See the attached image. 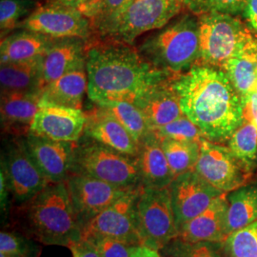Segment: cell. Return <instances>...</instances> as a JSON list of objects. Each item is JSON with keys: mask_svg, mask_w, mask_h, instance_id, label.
Instances as JSON below:
<instances>
[{"mask_svg": "<svg viewBox=\"0 0 257 257\" xmlns=\"http://www.w3.org/2000/svg\"><path fill=\"white\" fill-rule=\"evenodd\" d=\"M173 87L184 114L209 141L227 143L244 120V101L222 69L194 65Z\"/></svg>", "mask_w": 257, "mask_h": 257, "instance_id": "cell-1", "label": "cell"}, {"mask_svg": "<svg viewBox=\"0 0 257 257\" xmlns=\"http://www.w3.org/2000/svg\"><path fill=\"white\" fill-rule=\"evenodd\" d=\"M88 96L95 104L134 103L148 89L175 77L156 69L135 45L93 37L86 51Z\"/></svg>", "mask_w": 257, "mask_h": 257, "instance_id": "cell-2", "label": "cell"}, {"mask_svg": "<svg viewBox=\"0 0 257 257\" xmlns=\"http://www.w3.org/2000/svg\"><path fill=\"white\" fill-rule=\"evenodd\" d=\"M19 228L44 245L70 247L81 239V227L65 182L50 183L18 207Z\"/></svg>", "mask_w": 257, "mask_h": 257, "instance_id": "cell-3", "label": "cell"}, {"mask_svg": "<svg viewBox=\"0 0 257 257\" xmlns=\"http://www.w3.org/2000/svg\"><path fill=\"white\" fill-rule=\"evenodd\" d=\"M139 55L156 69L176 76L196 64L199 55L198 18L178 15L166 26L149 33L135 44Z\"/></svg>", "mask_w": 257, "mask_h": 257, "instance_id": "cell-4", "label": "cell"}, {"mask_svg": "<svg viewBox=\"0 0 257 257\" xmlns=\"http://www.w3.org/2000/svg\"><path fill=\"white\" fill-rule=\"evenodd\" d=\"M71 174L88 175L122 188L141 185L136 156L122 154L84 135L75 143Z\"/></svg>", "mask_w": 257, "mask_h": 257, "instance_id": "cell-5", "label": "cell"}, {"mask_svg": "<svg viewBox=\"0 0 257 257\" xmlns=\"http://www.w3.org/2000/svg\"><path fill=\"white\" fill-rule=\"evenodd\" d=\"M183 7L179 0H132L95 37L135 45L144 34L166 26Z\"/></svg>", "mask_w": 257, "mask_h": 257, "instance_id": "cell-6", "label": "cell"}, {"mask_svg": "<svg viewBox=\"0 0 257 257\" xmlns=\"http://www.w3.org/2000/svg\"><path fill=\"white\" fill-rule=\"evenodd\" d=\"M199 25V55L195 65L223 69L255 35L240 19L221 13L197 17Z\"/></svg>", "mask_w": 257, "mask_h": 257, "instance_id": "cell-7", "label": "cell"}, {"mask_svg": "<svg viewBox=\"0 0 257 257\" xmlns=\"http://www.w3.org/2000/svg\"><path fill=\"white\" fill-rule=\"evenodd\" d=\"M140 244L160 250L179 233L169 189L141 186L136 209Z\"/></svg>", "mask_w": 257, "mask_h": 257, "instance_id": "cell-8", "label": "cell"}, {"mask_svg": "<svg viewBox=\"0 0 257 257\" xmlns=\"http://www.w3.org/2000/svg\"><path fill=\"white\" fill-rule=\"evenodd\" d=\"M1 170L17 207L33 199L50 184L28 153L22 137H14L6 143L1 156Z\"/></svg>", "mask_w": 257, "mask_h": 257, "instance_id": "cell-9", "label": "cell"}, {"mask_svg": "<svg viewBox=\"0 0 257 257\" xmlns=\"http://www.w3.org/2000/svg\"><path fill=\"white\" fill-rule=\"evenodd\" d=\"M141 186L128 190L116 201L87 222L81 229V239L109 237L141 245L136 216L137 201Z\"/></svg>", "mask_w": 257, "mask_h": 257, "instance_id": "cell-10", "label": "cell"}, {"mask_svg": "<svg viewBox=\"0 0 257 257\" xmlns=\"http://www.w3.org/2000/svg\"><path fill=\"white\" fill-rule=\"evenodd\" d=\"M18 29L37 32L54 38L76 37L91 40L95 37L91 19L78 10L51 3L40 4L19 23Z\"/></svg>", "mask_w": 257, "mask_h": 257, "instance_id": "cell-11", "label": "cell"}, {"mask_svg": "<svg viewBox=\"0 0 257 257\" xmlns=\"http://www.w3.org/2000/svg\"><path fill=\"white\" fill-rule=\"evenodd\" d=\"M194 171L223 193L238 189L252 177L228 146L205 138L200 141V155Z\"/></svg>", "mask_w": 257, "mask_h": 257, "instance_id": "cell-12", "label": "cell"}, {"mask_svg": "<svg viewBox=\"0 0 257 257\" xmlns=\"http://www.w3.org/2000/svg\"><path fill=\"white\" fill-rule=\"evenodd\" d=\"M65 183L81 229L87 222L133 189L79 174H71Z\"/></svg>", "mask_w": 257, "mask_h": 257, "instance_id": "cell-13", "label": "cell"}, {"mask_svg": "<svg viewBox=\"0 0 257 257\" xmlns=\"http://www.w3.org/2000/svg\"><path fill=\"white\" fill-rule=\"evenodd\" d=\"M168 189L178 230L186 222L205 211L216 197L224 194L194 170L177 175Z\"/></svg>", "mask_w": 257, "mask_h": 257, "instance_id": "cell-14", "label": "cell"}, {"mask_svg": "<svg viewBox=\"0 0 257 257\" xmlns=\"http://www.w3.org/2000/svg\"><path fill=\"white\" fill-rule=\"evenodd\" d=\"M22 138L28 153L48 181L65 182L72 173L76 142L56 141L32 133Z\"/></svg>", "mask_w": 257, "mask_h": 257, "instance_id": "cell-15", "label": "cell"}, {"mask_svg": "<svg viewBox=\"0 0 257 257\" xmlns=\"http://www.w3.org/2000/svg\"><path fill=\"white\" fill-rule=\"evenodd\" d=\"M85 126L84 110L40 103L30 133L56 141L77 142L84 135Z\"/></svg>", "mask_w": 257, "mask_h": 257, "instance_id": "cell-16", "label": "cell"}, {"mask_svg": "<svg viewBox=\"0 0 257 257\" xmlns=\"http://www.w3.org/2000/svg\"><path fill=\"white\" fill-rule=\"evenodd\" d=\"M85 111L84 136L128 156H138L139 143L112 113L101 105L93 103Z\"/></svg>", "mask_w": 257, "mask_h": 257, "instance_id": "cell-17", "label": "cell"}, {"mask_svg": "<svg viewBox=\"0 0 257 257\" xmlns=\"http://www.w3.org/2000/svg\"><path fill=\"white\" fill-rule=\"evenodd\" d=\"M227 211L228 198L227 193H224L216 197L200 214L183 224L179 228L176 239L186 243H224L229 236L227 230Z\"/></svg>", "mask_w": 257, "mask_h": 257, "instance_id": "cell-18", "label": "cell"}, {"mask_svg": "<svg viewBox=\"0 0 257 257\" xmlns=\"http://www.w3.org/2000/svg\"><path fill=\"white\" fill-rule=\"evenodd\" d=\"M88 41L81 38H55L40 60L39 91L86 60Z\"/></svg>", "mask_w": 257, "mask_h": 257, "instance_id": "cell-19", "label": "cell"}, {"mask_svg": "<svg viewBox=\"0 0 257 257\" xmlns=\"http://www.w3.org/2000/svg\"><path fill=\"white\" fill-rule=\"evenodd\" d=\"M41 103L39 92H1V128L14 137H25Z\"/></svg>", "mask_w": 257, "mask_h": 257, "instance_id": "cell-20", "label": "cell"}, {"mask_svg": "<svg viewBox=\"0 0 257 257\" xmlns=\"http://www.w3.org/2000/svg\"><path fill=\"white\" fill-rule=\"evenodd\" d=\"M173 79L174 77L169 78L148 89L134 101L147 117L153 131L165 126L184 114L173 87Z\"/></svg>", "mask_w": 257, "mask_h": 257, "instance_id": "cell-21", "label": "cell"}, {"mask_svg": "<svg viewBox=\"0 0 257 257\" xmlns=\"http://www.w3.org/2000/svg\"><path fill=\"white\" fill-rule=\"evenodd\" d=\"M136 158L142 186L166 189L174 181L175 175L168 163L161 141L154 132L139 143Z\"/></svg>", "mask_w": 257, "mask_h": 257, "instance_id": "cell-22", "label": "cell"}, {"mask_svg": "<svg viewBox=\"0 0 257 257\" xmlns=\"http://www.w3.org/2000/svg\"><path fill=\"white\" fill-rule=\"evenodd\" d=\"M86 93H88V75L85 60L44 87L40 96L41 103L82 110Z\"/></svg>", "mask_w": 257, "mask_h": 257, "instance_id": "cell-23", "label": "cell"}, {"mask_svg": "<svg viewBox=\"0 0 257 257\" xmlns=\"http://www.w3.org/2000/svg\"><path fill=\"white\" fill-rule=\"evenodd\" d=\"M54 41V37L18 29L1 39L0 63L26 61L40 57Z\"/></svg>", "mask_w": 257, "mask_h": 257, "instance_id": "cell-24", "label": "cell"}, {"mask_svg": "<svg viewBox=\"0 0 257 257\" xmlns=\"http://www.w3.org/2000/svg\"><path fill=\"white\" fill-rule=\"evenodd\" d=\"M243 101L257 91V37L254 36L230 58L222 69Z\"/></svg>", "mask_w": 257, "mask_h": 257, "instance_id": "cell-25", "label": "cell"}, {"mask_svg": "<svg viewBox=\"0 0 257 257\" xmlns=\"http://www.w3.org/2000/svg\"><path fill=\"white\" fill-rule=\"evenodd\" d=\"M227 198L229 235L257 220V179L227 193Z\"/></svg>", "mask_w": 257, "mask_h": 257, "instance_id": "cell-26", "label": "cell"}, {"mask_svg": "<svg viewBox=\"0 0 257 257\" xmlns=\"http://www.w3.org/2000/svg\"><path fill=\"white\" fill-rule=\"evenodd\" d=\"M41 56L26 61L0 63L1 92H40Z\"/></svg>", "mask_w": 257, "mask_h": 257, "instance_id": "cell-27", "label": "cell"}, {"mask_svg": "<svg viewBox=\"0 0 257 257\" xmlns=\"http://www.w3.org/2000/svg\"><path fill=\"white\" fill-rule=\"evenodd\" d=\"M227 146L249 175L257 171V128L244 115V120L232 134Z\"/></svg>", "mask_w": 257, "mask_h": 257, "instance_id": "cell-28", "label": "cell"}, {"mask_svg": "<svg viewBox=\"0 0 257 257\" xmlns=\"http://www.w3.org/2000/svg\"><path fill=\"white\" fill-rule=\"evenodd\" d=\"M160 141L175 177L194 170L200 155V142L171 138L160 139Z\"/></svg>", "mask_w": 257, "mask_h": 257, "instance_id": "cell-29", "label": "cell"}, {"mask_svg": "<svg viewBox=\"0 0 257 257\" xmlns=\"http://www.w3.org/2000/svg\"><path fill=\"white\" fill-rule=\"evenodd\" d=\"M98 105H101L112 113L114 117L128 130L138 143L153 133V128L147 117L134 103L112 101Z\"/></svg>", "mask_w": 257, "mask_h": 257, "instance_id": "cell-30", "label": "cell"}, {"mask_svg": "<svg viewBox=\"0 0 257 257\" xmlns=\"http://www.w3.org/2000/svg\"><path fill=\"white\" fill-rule=\"evenodd\" d=\"M39 5L38 0H0L1 39L16 31Z\"/></svg>", "mask_w": 257, "mask_h": 257, "instance_id": "cell-31", "label": "cell"}, {"mask_svg": "<svg viewBox=\"0 0 257 257\" xmlns=\"http://www.w3.org/2000/svg\"><path fill=\"white\" fill-rule=\"evenodd\" d=\"M224 247L228 257H257V220L230 233Z\"/></svg>", "mask_w": 257, "mask_h": 257, "instance_id": "cell-32", "label": "cell"}, {"mask_svg": "<svg viewBox=\"0 0 257 257\" xmlns=\"http://www.w3.org/2000/svg\"><path fill=\"white\" fill-rule=\"evenodd\" d=\"M248 0H184L183 5L196 17L221 13L231 16L244 15Z\"/></svg>", "mask_w": 257, "mask_h": 257, "instance_id": "cell-33", "label": "cell"}, {"mask_svg": "<svg viewBox=\"0 0 257 257\" xmlns=\"http://www.w3.org/2000/svg\"><path fill=\"white\" fill-rule=\"evenodd\" d=\"M25 234L2 230L0 252L9 257H38L40 248Z\"/></svg>", "mask_w": 257, "mask_h": 257, "instance_id": "cell-34", "label": "cell"}, {"mask_svg": "<svg viewBox=\"0 0 257 257\" xmlns=\"http://www.w3.org/2000/svg\"><path fill=\"white\" fill-rule=\"evenodd\" d=\"M160 139L171 138L184 141L200 142L204 139L202 133L185 114L161 128L153 131Z\"/></svg>", "mask_w": 257, "mask_h": 257, "instance_id": "cell-35", "label": "cell"}, {"mask_svg": "<svg viewBox=\"0 0 257 257\" xmlns=\"http://www.w3.org/2000/svg\"><path fill=\"white\" fill-rule=\"evenodd\" d=\"M175 257H226L227 253L224 243L218 242H197L186 243L175 239Z\"/></svg>", "mask_w": 257, "mask_h": 257, "instance_id": "cell-36", "label": "cell"}, {"mask_svg": "<svg viewBox=\"0 0 257 257\" xmlns=\"http://www.w3.org/2000/svg\"><path fill=\"white\" fill-rule=\"evenodd\" d=\"M93 243L102 257H132L139 245L124 240L98 237L89 240Z\"/></svg>", "mask_w": 257, "mask_h": 257, "instance_id": "cell-37", "label": "cell"}, {"mask_svg": "<svg viewBox=\"0 0 257 257\" xmlns=\"http://www.w3.org/2000/svg\"><path fill=\"white\" fill-rule=\"evenodd\" d=\"M132 0H105L97 17L92 20L95 36L106 27L110 21L115 19L120 13L128 6Z\"/></svg>", "mask_w": 257, "mask_h": 257, "instance_id": "cell-38", "label": "cell"}, {"mask_svg": "<svg viewBox=\"0 0 257 257\" xmlns=\"http://www.w3.org/2000/svg\"><path fill=\"white\" fill-rule=\"evenodd\" d=\"M69 248L74 257H102L93 243L89 240L80 239L72 244Z\"/></svg>", "mask_w": 257, "mask_h": 257, "instance_id": "cell-39", "label": "cell"}, {"mask_svg": "<svg viewBox=\"0 0 257 257\" xmlns=\"http://www.w3.org/2000/svg\"><path fill=\"white\" fill-rule=\"evenodd\" d=\"M105 0H81L77 10L91 21L97 17Z\"/></svg>", "mask_w": 257, "mask_h": 257, "instance_id": "cell-40", "label": "cell"}, {"mask_svg": "<svg viewBox=\"0 0 257 257\" xmlns=\"http://www.w3.org/2000/svg\"><path fill=\"white\" fill-rule=\"evenodd\" d=\"M244 115L252 121L257 128V91L251 92L244 100Z\"/></svg>", "mask_w": 257, "mask_h": 257, "instance_id": "cell-41", "label": "cell"}, {"mask_svg": "<svg viewBox=\"0 0 257 257\" xmlns=\"http://www.w3.org/2000/svg\"><path fill=\"white\" fill-rule=\"evenodd\" d=\"M243 16L247 19L248 28L257 37V0H248Z\"/></svg>", "mask_w": 257, "mask_h": 257, "instance_id": "cell-42", "label": "cell"}, {"mask_svg": "<svg viewBox=\"0 0 257 257\" xmlns=\"http://www.w3.org/2000/svg\"><path fill=\"white\" fill-rule=\"evenodd\" d=\"M132 257H162L159 253L158 250L148 248L146 246L139 245L138 248H136L134 254Z\"/></svg>", "mask_w": 257, "mask_h": 257, "instance_id": "cell-43", "label": "cell"}, {"mask_svg": "<svg viewBox=\"0 0 257 257\" xmlns=\"http://www.w3.org/2000/svg\"><path fill=\"white\" fill-rule=\"evenodd\" d=\"M80 2H81V0H45V3L61 5V6H65V7L75 8V9H77Z\"/></svg>", "mask_w": 257, "mask_h": 257, "instance_id": "cell-44", "label": "cell"}, {"mask_svg": "<svg viewBox=\"0 0 257 257\" xmlns=\"http://www.w3.org/2000/svg\"><path fill=\"white\" fill-rule=\"evenodd\" d=\"M0 257H9L7 256L6 254H4V253H2V252H0Z\"/></svg>", "mask_w": 257, "mask_h": 257, "instance_id": "cell-45", "label": "cell"}, {"mask_svg": "<svg viewBox=\"0 0 257 257\" xmlns=\"http://www.w3.org/2000/svg\"><path fill=\"white\" fill-rule=\"evenodd\" d=\"M179 1H180V2H182V3L184 2V0H179Z\"/></svg>", "mask_w": 257, "mask_h": 257, "instance_id": "cell-46", "label": "cell"}]
</instances>
